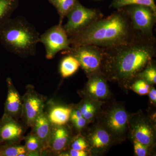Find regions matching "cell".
Masks as SVG:
<instances>
[{
    "label": "cell",
    "mask_w": 156,
    "mask_h": 156,
    "mask_svg": "<svg viewBox=\"0 0 156 156\" xmlns=\"http://www.w3.org/2000/svg\"><path fill=\"white\" fill-rule=\"evenodd\" d=\"M101 72L128 90L138 75L154 59L156 39L136 31L130 42L104 49Z\"/></svg>",
    "instance_id": "obj_1"
},
{
    "label": "cell",
    "mask_w": 156,
    "mask_h": 156,
    "mask_svg": "<svg viewBox=\"0 0 156 156\" xmlns=\"http://www.w3.org/2000/svg\"><path fill=\"white\" fill-rule=\"evenodd\" d=\"M52 125L49 119L47 113L43 112L34 121L31 132L34 134L41 142L45 152L47 151Z\"/></svg>",
    "instance_id": "obj_16"
},
{
    "label": "cell",
    "mask_w": 156,
    "mask_h": 156,
    "mask_svg": "<svg viewBox=\"0 0 156 156\" xmlns=\"http://www.w3.org/2000/svg\"><path fill=\"white\" fill-rule=\"evenodd\" d=\"M70 141V133L65 125L52 126L47 152L60 154L66 149Z\"/></svg>",
    "instance_id": "obj_15"
},
{
    "label": "cell",
    "mask_w": 156,
    "mask_h": 156,
    "mask_svg": "<svg viewBox=\"0 0 156 156\" xmlns=\"http://www.w3.org/2000/svg\"><path fill=\"white\" fill-rule=\"evenodd\" d=\"M86 140L91 149L96 153L106 151L115 142L108 131L100 124L88 132Z\"/></svg>",
    "instance_id": "obj_13"
},
{
    "label": "cell",
    "mask_w": 156,
    "mask_h": 156,
    "mask_svg": "<svg viewBox=\"0 0 156 156\" xmlns=\"http://www.w3.org/2000/svg\"><path fill=\"white\" fill-rule=\"evenodd\" d=\"M40 34L25 17L10 18L0 26V43L7 51L22 58L36 55Z\"/></svg>",
    "instance_id": "obj_3"
},
{
    "label": "cell",
    "mask_w": 156,
    "mask_h": 156,
    "mask_svg": "<svg viewBox=\"0 0 156 156\" xmlns=\"http://www.w3.org/2000/svg\"><path fill=\"white\" fill-rule=\"evenodd\" d=\"M128 14L132 27L146 35H154L153 29L156 23V12L148 6L131 5L122 8Z\"/></svg>",
    "instance_id": "obj_9"
},
{
    "label": "cell",
    "mask_w": 156,
    "mask_h": 156,
    "mask_svg": "<svg viewBox=\"0 0 156 156\" xmlns=\"http://www.w3.org/2000/svg\"><path fill=\"white\" fill-rule=\"evenodd\" d=\"M70 148L80 151H86L89 146L87 140L80 135L75 137L69 143Z\"/></svg>",
    "instance_id": "obj_28"
},
{
    "label": "cell",
    "mask_w": 156,
    "mask_h": 156,
    "mask_svg": "<svg viewBox=\"0 0 156 156\" xmlns=\"http://www.w3.org/2000/svg\"><path fill=\"white\" fill-rule=\"evenodd\" d=\"M25 128L18 120L3 115L0 119V144L20 143Z\"/></svg>",
    "instance_id": "obj_11"
},
{
    "label": "cell",
    "mask_w": 156,
    "mask_h": 156,
    "mask_svg": "<svg viewBox=\"0 0 156 156\" xmlns=\"http://www.w3.org/2000/svg\"><path fill=\"white\" fill-rule=\"evenodd\" d=\"M28 156V152L20 143L0 144V156Z\"/></svg>",
    "instance_id": "obj_23"
},
{
    "label": "cell",
    "mask_w": 156,
    "mask_h": 156,
    "mask_svg": "<svg viewBox=\"0 0 156 156\" xmlns=\"http://www.w3.org/2000/svg\"><path fill=\"white\" fill-rule=\"evenodd\" d=\"M80 67L79 62L73 56L65 55L60 62L59 71L63 78H66L75 73Z\"/></svg>",
    "instance_id": "obj_19"
},
{
    "label": "cell",
    "mask_w": 156,
    "mask_h": 156,
    "mask_svg": "<svg viewBox=\"0 0 156 156\" xmlns=\"http://www.w3.org/2000/svg\"><path fill=\"white\" fill-rule=\"evenodd\" d=\"M63 156H87L88 155V153L86 151L77 150L70 148L68 154H62Z\"/></svg>",
    "instance_id": "obj_30"
},
{
    "label": "cell",
    "mask_w": 156,
    "mask_h": 156,
    "mask_svg": "<svg viewBox=\"0 0 156 156\" xmlns=\"http://www.w3.org/2000/svg\"><path fill=\"white\" fill-rule=\"evenodd\" d=\"M151 86L144 80L137 78L131 84L130 89L138 95H144L148 94Z\"/></svg>",
    "instance_id": "obj_26"
},
{
    "label": "cell",
    "mask_w": 156,
    "mask_h": 156,
    "mask_svg": "<svg viewBox=\"0 0 156 156\" xmlns=\"http://www.w3.org/2000/svg\"><path fill=\"white\" fill-rule=\"evenodd\" d=\"M22 96V110L21 118L25 128H31L34 121L44 112L46 99L35 90L33 86L28 85Z\"/></svg>",
    "instance_id": "obj_10"
},
{
    "label": "cell",
    "mask_w": 156,
    "mask_h": 156,
    "mask_svg": "<svg viewBox=\"0 0 156 156\" xmlns=\"http://www.w3.org/2000/svg\"><path fill=\"white\" fill-rule=\"evenodd\" d=\"M19 5V0H0V26L11 18Z\"/></svg>",
    "instance_id": "obj_22"
},
{
    "label": "cell",
    "mask_w": 156,
    "mask_h": 156,
    "mask_svg": "<svg viewBox=\"0 0 156 156\" xmlns=\"http://www.w3.org/2000/svg\"><path fill=\"white\" fill-rule=\"evenodd\" d=\"M103 17V14L99 9L87 8L78 0L75 6L67 14V22L63 25V28L69 37Z\"/></svg>",
    "instance_id": "obj_5"
},
{
    "label": "cell",
    "mask_w": 156,
    "mask_h": 156,
    "mask_svg": "<svg viewBox=\"0 0 156 156\" xmlns=\"http://www.w3.org/2000/svg\"><path fill=\"white\" fill-rule=\"evenodd\" d=\"M73 109L69 107L55 106L52 107L47 114L52 125L65 126L70 120Z\"/></svg>",
    "instance_id": "obj_17"
},
{
    "label": "cell",
    "mask_w": 156,
    "mask_h": 156,
    "mask_svg": "<svg viewBox=\"0 0 156 156\" xmlns=\"http://www.w3.org/2000/svg\"><path fill=\"white\" fill-rule=\"evenodd\" d=\"M0 75H1V73H0Z\"/></svg>",
    "instance_id": "obj_32"
},
{
    "label": "cell",
    "mask_w": 156,
    "mask_h": 156,
    "mask_svg": "<svg viewBox=\"0 0 156 156\" xmlns=\"http://www.w3.org/2000/svg\"><path fill=\"white\" fill-rule=\"evenodd\" d=\"M96 101H97L87 97L82 100L76 107L87 122H92L97 115L99 106L98 103L100 101H97V103Z\"/></svg>",
    "instance_id": "obj_18"
},
{
    "label": "cell",
    "mask_w": 156,
    "mask_h": 156,
    "mask_svg": "<svg viewBox=\"0 0 156 156\" xmlns=\"http://www.w3.org/2000/svg\"><path fill=\"white\" fill-rule=\"evenodd\" d=\"M44 46L46 57L53 59L60 51H66L71 48L69 37L63 25L58 24L47 30L40 35V41Z\"/></svg>",
    "instance_id": "obj_7"
},
{
    "label": "cell",
    "mask_w": 156,
    "mask_h": 156,
    "mask_svg": "<svg viewBox=\"0 0 156 156\" xmlns=\"http://www.w3.org/2000/svg\"><path fill=\"white\" fill-rule=\"evenodd\" d=\"M70 120L77 130L81 131L87 125V122L77 108H73Z\"/></svg>",
    "instance_id": "obj_27"
},
{
    "label": "cell",
    "mask_w": 156,
    "mask_h": 156,
    "mask_svg": "<svg viewBox=\"0 0 156 156\" xmlns=\"http://www.w3.org/2000/svg\"><path fill=\"white\" fill-rule=\"evenodd\" d=\"M129 116L123 105H117L105 112L99 124L108 131L115 142H121L126 138L128 130Z\"/></svg>",
    "instance_id": "obj_6"
},
{
    "label": "cell",
    "mask_w": 156,
    "mask_h": 156,
    "mask_svg": "<svg viewBox=\"0 0 156 156\" xmlns=\"http://www.w3.org/2000/svg\"><path fill=\"white\" fill-rule=\"evenodd\" d=\"M128 130L133 140L152 148L156 142V131L151 120L142 112L129 116Z\"/></svg>",
    "instance_id": "obj_8"
},
{
    "label": "cell",
    "mask_w": 156,
    "mask_h": 156,
    "mask_svg": "<svg viewBox=\"0 0 156 156\" xmlns=\"http://www.w3.org/2000/svg\"><path fill=\"white\" fill-rule=\"evenodd\" d=\"M136 32L128 14L122 9L98 20L69 39L71 47L91 44L105 49L127 44Z\"/></svg>",
    "instance_id": "obj_2"
},
{
    "label": "cell",
    "mask_w": 156,
    "mask_h": 156,
    "mask_svg": "<svg viewBox=\"0 0 156 156\" xmlns=\"http://www.w3.org/2000/svg\"><path fill=\"white\" fill-rule=\"evenodd\" d=\"M135 154L137 156H148L150 154L151 148L144 145L135 140H133Z\"/></svg>",
    "instance_id": "obj_29"
},
{
    "label": "cell",
    "mask_w": 156,
    "mask_h": 156,
    "mask_svg": "<svg viewBox=\"0 0 156 156\" xmlns=\"http://www.w3.org/2000/svg\"><path fill=\"white\" fill-rule=\"evenodd\" d=\"M131 5L148 6L156 12V5L154 0H112L109 8L119 10L126 6Z\"/></svg>",
    "instance_id": "obj_24"
},
{
    "label": "cell",
    "mask_w": 156,
    "mask_h": 156,
    "mask_svg": "<svg viewBox=\"0 0 156 156\" xmlns=\"http://www.w3.org/2000/svg\"><path fill=\"white\" fill-rule=\"evenodd\" d=\"M104 52L103 48L86 44L71 47L69 50L62 51V54L75 57L88 78L94 74L101 72Z\"/></svg>",
    "instance_id": "obj_4"
},
{
    "label": "cell",
    "mask_w": 156,
    "mask_h": 156,
    "mask_svg": "<svg viewBox=\"0 0 156 156\" xmlns=\"http://www.w3.org/2000/svg\"><path fill=\"white\" fill-rule=\"evenodd\" d=\"M137 78H141L147 82L151 86L156 83V64L155 59L153 60L140 73Z\"/></svg>",
    "instance_id": "obj_25"
},
{
    "label": "cell",
    "mask_w": 156,
    "mask_h": 156,
    "mask_svg": "<svg viewBox=\"0 0 156 156\" xmlns=\"http://www.w3.org/2000/svg\"><path fill=\"white\" fill-rule=\"evenodd\" d=\"M78 0H48L55 8L59 16L58 24L62 25L63 20L75 6Z\"/></svg>",
    "instance_id": "obj_20"
},
{
    "label": "cell",
    "mask_w": 156,
    "mask_h": 156,
    "mask_svg": "<svg viewBox=\"0 0 156 156\" xmlns=\"http://www.w3.org/2000/svg\"><path fill=\"white\" fill-rule=\"evenodd\" d=\"M150 101L151 104L154 105L156 103V90L155 88L152 86L148 93Z\"/></svg>",
    "instance_id": "obj_31"
},
{
    "label": "cell",
    "mask_w": 156,
    "mask_h": 156,
    "mask_svg": "<svg viewBox=\"0 0 156 156\" xmlns=\"http://www.w3.org/2000/svg\"><path fill=\"white\" fill-rule=\"evenodd\" d=\"M88 78L84 92L87 97L99 101L108 97L109 91L107 80L101 72L94 74Z\"/></svg>",
    "instance_id": "obj_12"
},
{
    "label": "cell",
    "mask_w": 156,
    "mask_h": 156,
    "mask_svg": "<svg viewBox=\"0 0 156 156\" xmlns=\"http://www.w3.org/2000/svg\"><path fill=\"white\" fill-rule=\"evenodd\" d=\"M8 93L5 104L4 115L18 120L21 118L22 110V96L14 87L11 78L6 79Z\"/></svg>",
    "instance_id": "obj_14"
},
{
    "label": "cell",
    "mask_w": 156,
    "mask_h": 156,
    "mask_svg": "<svg viewBox=\"0 0 156 156\" xmlns=\"http://www.w3.org/2000/svg\"><path fill=\"white\" fill-rule=\"evenodd\" d=\"M23 140L28 156H40L44 152V149L41 140L31 132L24 136Z\"/></svg>",
    "instance_id": "obj_21"
}]
</instances>
